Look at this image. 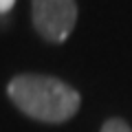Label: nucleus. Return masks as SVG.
I'll return each mask as SVG.
<instances>
[{
    "instance_id": "1",
    "label": "nucleus",
    "mask_w": 132,
    "mask_h": 132,
    "mask_svg": "<svg viewBox=\"0 0 132 132\" xmlns=\"http://www.w3.org/2000/svg\"><path fill=\"white\" fill-rule=\"evenodd\" d=\"M7 93L18 110L44 123H64L75 117L81 106L79 93L51 75H18L9 81Z\"/></svg>"
},
{
    "instance_id": "3",
    "label": "nucleus",
    "mask_w": 132,
    "mask_h": 132,
    "mask_svg": "<svg viewBox=\"0 0 132 132\" xmlns=\"http://www.w3.org/2000/svg\"><path fill=\"white\" fill-rule=\"evenodd\" d=\"M99 132H132V128L128 126L123 119H108V121L101 126Z\"/></svg>"
},
{
    "instance_id": "2",
    "label": "nucleus",
    "mask_w": 132,
    "mask_h": 132,
    "mask_svg": "<svg viewBox=\"0 0 132 132\" xmlns=\"http://www.w3.org/2000/svg\"><path fill=\"white\" fill-rule=\"evenodd\" d=\"M31 11L35 31L53 44L64 42L77 22L75 0H31Z\"/></svg>"
},
{
    "instance_id": "4",
    "label": "nucleus",
    "mask_w": 132,
    "mask_h": 132,
    "mask_svg": "<svg viewBox=\"0 0 132 132\" xmlns=\"http://www.w3.org/2000/svg\"><path fill=\"white\" fill-rule=\"evenodd\" d=\"M15 0H0V13H9L11 9H13Z\"/></svg>"
}]
</instances>
